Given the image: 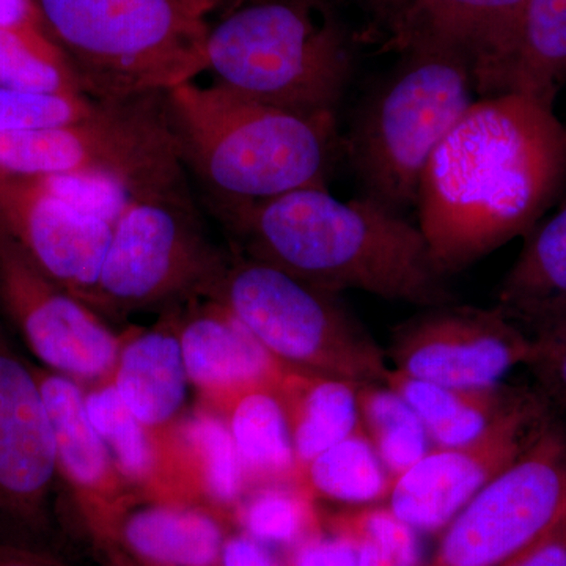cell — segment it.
<instances>
[{
  "label": "cell",
  "instance_id": "obj_1",
  "mask_svg": "<svg viewBox=\"0 0 566 566\" xmlns=\"http://www.w3.org/2000/svg\"><path fill=\"white\" fill-rule=\"evenodd\" d=\"M566 181V128L554 106L523 93L469 106L424 167L417 207L444 277L526 237Z\"/></svg>",
  "mask_w": 566,
  "mask_h": 566
},
{
  "label": "cell",
  "instance_id": "obj_2",
  "mask_svg": "<svg viewBox=\"0 0 566 566\" xmlns=\"http://www.w3.org/2000/svg\"><path fill=\"white\" fill-rule=\"evenodd\" d=\"M241 255L322 292L375 294L423 307L449 304L419 226L375 200H338L304 188L256 202L227 203Z\"/></svg>",
  "mask_w": 566,
  "mask_h": 566
},
{
  "label": "cell",
  "instance_id": "obj_3",
  "mask_svg": "<svg viewBox=\"0 0 566 566\" xmlns=\"http://www.w3.org/2000/svg\"><path fill=\"white\" fill-rule=\"evenodd\" d=\"M182 159L227 203L327 188L338 150L335 117L268 106L218 84L167 92Z\"/></svg>",
  "mask_w": 566,
  "mask_h": 566
},
{
  "label": "cell",
  "instance_id": "obj_4",
  "mask_svg": "<svg viewBox=\"0 0 566 566\" xmlns=\"http://www.w3.org/2000/svg\"><path fill=\"white\" fill-rule=\"evenodd\" d=\"M207 52L223 87L296 114L335 117L352 80L348 35L327 0H232Z\"/></svg>",
  "mask_w": 566,
  "mask_h": 566
},
{
  "label": "cell",
  "instance_id": "obj_5",
  "mask_svg": "<svg viewBox=\"0 0 566 566\" xmlns=\"http://www.w3.org/2000/svg\"><path fill=\"white\" fill-rule=\"evenodd\" d=\"M82 92L128 102L188 84L210 69V25L182 0H35Z\"/></svg>",
  "mask_w": 566,
  "mask_h": 566
},
{
  "label": "cell",
  "instance_id": "obj_6",
  "mask_svg": "<svg viewBox=\"0 0 566 566\" xmlns=\"http://www.w3.org/2000/svg\"><path fill=\"white\" fill-rule=\"evenodd\" d=\"M405 55L345 145L365 197L400 214L417 203L431 155L475 102L474 80L461 59L433 50Z\"/></svg>",
  "mask_w": 566,
  "mask_h": 566
},
{
  "label": "cell",
  "instance_id": "obj_7",
  "mask_svg": "<svg viewBox=\"0 0 566 566\" xmlns=\"http://www.w3.org/2000/svg\"><path fill=\"white\" fill-rule=\"evenodd\" d=\"M205 297L232 312L290 367L346 381L386 385V353L335 300L277 268L244 255L227 260Z\"/></svg>",
  "mask_w": 566,
  "mask_h": 566
},
{
  "label": "cell",
  "instance_id": "obj_8",
  "mask_svg": "<svg viewBox=\"0 0 566 566\" xmlns=\"http://www.w3.org/2000/svg\"><path fill=\"white\" fill-rule=\"evenodd\" d=\"M153 96L106 102L57 128L0 132V169L25 177H84L132 197L178 196L182 153L167 106Z\"/></svg>",
  "mask_w": 566,
  "mask_h": 566
},
{
  "label": "cell",
  "instance_id": "obj_9",
  "mask_svg": "<svg viewBox=\"0 0 566 566\" xmlns=\"http://www.w3.org/2000/svg\"><path fill=\"white\" fill-rule=\"evenodd\" d=\"M227 259L212 251L178 196L132 197L112 226L93 311H139L205 296Z\"/></svg>",
  "mask_w": 566,
  "mask_h": 566
},
{
  "label": "cell",
  "instance_id": "obj_10",
  "mask_svg": "<svg viewBox=\"0 0 566 566\" xmlns=\"http://www.w3.org/2000/svg\"><path fill=\"white\" fill-rule=\"evenodd\" d=\"M65 504L35 367L0 326V542L50 551L55 513Z\"/></svg>",
  "mask_w": 566,
  "mask_h": 566
},
{
  "label": "cell",
  "instance_id": "obj_11",
  "mask_svg": "<svg viewBox=\"0 0 566 566\" xmlns=\"http://www.w3.org/2000/svg\"><path fill=\"white\" fill-rule=\"evenodd\" d=\"M566 444L547 427L452 521L428 566H499L556 523L565 497Z\"/></svg>",
  "mask_w": 566,
  "mask_h": 566
},
{
  "label": "cell",
  "instance_id": "obj_12",
  "mask_svg": "<svg viewBox=\"0 0 566 566\" xmlns=\"http://www.w3.org/2000/svg\"><path fill=\"white\" fill-rule=\"evenodd\" d=\"M549 424L545 400L517 392L474 441L434 447L398 476L389 509L415 531H442L479 491L520 460Z\"/></svg>",
  "mask_w": 566,
  "mask_h": 566
},
{
  "label": "cell",
  "instance_id": "obj_13",
  "mask_svg": "<svg viewBox=\"0 0 566 566\" xmlns=\"http://www.w3.org/2000/svg\"><path fill=\"white\" fill-rule=\"evenodd\" d=\"M0 301L43 368L84 386L109 381L123 335L52 282L0 232Z\"/></svg>",
  "mask_w": 566,
  "mask_h": 566
},
{
  "label": "cell",
  "instance_id": "obj_14",
  "mask_svg": "<svg viewBox=\"0 0 566 566\" xmlns=\"http://www.w3.org/2000/svg\"><path fill=\"white\" fill-rule=\"evenodd\" d=\"M532 337L495 305L442 304L401 324L389 359L395 370L436 385L476 387L501 382L526 365Z\"/></svg>",
  "mask_w": 566,
  "mask_h": 566
},
{
  "label": "cell",
  "instance_id": "obj_15",
  "mask_svg": "<svg viewBox=\"0 0 566 566\" xmlns=\"http://www.w3.org/2000/svg\"><path fill=\"white\" fill-rule=\"evenodd\" d=\"M112 226L65 202L44 178L0 169V232L91 308Z\"/></svg>",
  "mask_w": 566,
  "mask_h": 566
},
{
  "label": "cell",
  "instance_id": "obj_16",
  "mask_svg": "<svg viewBox=\"0 0 566 566\" xmlns=\"http://www.w3.org/2000/svg\"><path fill=\"white\" fill-rule=\"evenodd\" d=\"M527 0H411L385 50H433L461 59L482 98L512 92Z\"/></svg>",
  "mask_w": 566,
  "mask_h": 566
},
{
  "label": "cell",
  "instance_id": "obj_17",
  "mask_svg": "<svg viewBox=\"0 0 566 566\" xmlns=\"http://www.w3.org/2000/svg\"><path fill=\"white\" fill-rule=\"evenodd\" d=\"M33 367L54 430L66 504L99 551L123 513L142 495L118 471L109 450L92 427L85 411L84 386L48 368Z\"/></svg>",
  "mask_w": 566,
  "mask_h": 566
},
{
  "label": "cell",
  "instance_id": "obj_18",
  "mask_svg": "<svg viewBox=\"0 0 566 566\" xmlns=\"http://www.w3.org/2000/svg\"><path fill=\"white\" fill-rule=\"evenodd\" d=\"M189 382L203 408L223 415L249 390H275L290 365L283 364L222 304L208 300L177 319Z\"/></svg>",
  "mask_w": 566,
  "mask_h": 566
},
{
  "label": "cell",
  "instance_id": "obj_19",
  "mask_svg": "<svg viewBox=\"0 0 566 566\" xmlns=\"http://www.w3.org/2000/svg\"><path fill=\"white\" fill-rule=\"evenodd\" d=\"M229 520L199 502L140 497L98 553L109 566H219Z\"/></svg>",
  "mask_w": 566,
  "mask_h": 566
},
{
  "label": "cell",
  "instance_id": "obj_20",
  "mask_svg": "<svg viewBox=\"0 0 566 566\" xmlns=\"http://www.w3.org/2000/svg\"><path fill=\"white\" fill-rule=\"evenodd\" d=\"M112 385L153 433L167 434L182 419L189 382L175 323L123 335Z\"/></svg>",
  "mask_w": 566,
  "mask_h": 566
},
{
  "label": "cell",
  "instance_id": "obj_21",
  "mask_svg": "<svg viewBox=\"0 0 566 566\" xmlns=\"http://www.w3.org/2000/svg\"><path fill=\"white\" fill-rule=\"evenodd\" d=\"M85 411L118 471L142 497L185 502L175 474L170 431L156 434L145 427L123 403L111 379L85 392Z\"/></svg>",
  "mask_w": 566,
  "mask_h": 566
},
{
  "label": "cell",
  "instance_id": "obj_22",
  "mask_svg": "<svg viewBox=\"0 0 566 566\" xmlns=\"http://www.w3.org/2000/svg\"><path fill=\"white\" fill-rule=\"evenodd\" d=\"M497 307L528 335L566 318V205L526 234L499 286Z\"/></svg>",
  "mask_w": 566,
  "mask_h": 566
},
{
  "label": "cell",
  "instance_id": "obj_23",
  "mask_svg": "<svg viewBox=\"0 0 566 566\" xmlns=\"http://www.w3.org/2000/svg\"><path fill=\"white\" fill-rule=\"evenodd\" d=\"M170 442L186 499L234 513L249 488L226 419L202 406L175 424Z\"/></svg>",
  "mask_w": 566,
  "mask_h": 566
},
{
  "label": "cell",
  "instance_id": "obj_24",
  "mask_svg": "<svg viewBox=\"0 0 566 566\" xmlns=\"http://www.w3.org/2000/svg\"><path fill=\"white\" fill-rule=\"evenodd\" d=\"M357 382L289 367L275 387L297 469L360 430Z\"/></svg>",
  "mask_w": 566,
  "mask_h": 566
},
{
  "label": "cell",
  "instance_id": "obj_25",
  "mask_svg": "<svg viewBox=\"0 0 566 566\" xmlns=\"http://www.w3.org/2000/svg\"><path fill=\"white\" fill-rule=\"evenodd\" d=\"M386 386L415 409L434 447H457L474 441L520 392L501 382L476 387L436 385L395 368H390Z\"/></svg>",
  "mask_w": 566,
  "mask_h": 566
},
{
  "label": "cell",
  "instance_id": "obj_26",
  "mask_svg": "<svg viewBox=\"0 0 566 566\" xmlns=\"http://www.w3.org/2000/svg\"><path fill=\"white\" fill-rule=\"evenodd\" d=\"M222 417L243 461L249 493L263 486H297L300 469L292 434L273 390L255 389L240 395Z\"/></svg>",
  "mask_w": 566,
  "mask_h": 566
},
{
  "label": "cell",
  "instance_id": "obj_27",
  "mask_svg": "<svg viewBox=\"0 0 566 566\" xmlns=\"http://www.w3.org/2000/svg\"><path fill=\"white\" fill-rule=\"evenodd\" d=\"M394 483L363 428L305 464L297 479V486L314 501L331 499L356 505L389 499Z\"/></svg>",
  "mask_w": 566,
  "mask_h": 566
},
{
  "label": "cell",
  "instance_id": "obj_28",
  "mask_svg": "<svg viewBox=\"0 0 566 566\" xmlns=\"http://www.w3.org/2000/svg\"><path fill=\"white\" fill-rule=\"evenodd\" d=\"M566 82V0H527L512 92L554 106Z\"/></svg>",
  "mask_w": 566,
  "mask_h": 566
},
{
  "label": "cell",
  "instance_id": "obj_29",
  "mask_svg": "<svg viewBox=\"0 0 566 566\" xmlns=\"http://www.w3.org/2000/svg\"><path fill=\"white\" fill-rule=\"evenodd\" d=\"M360 428L394 480L403 475L430 450L420 417L386 385L357 386Z\"/></svg>",
  "mask_w": 566,
  "mask_h": 566
},
{
  "label": "cell",
  "instance_id": "obj_30",
  "mask_svg": "<svg viewBox=\"0 0 566 566\" xmlns=\"http://www.w3.org/2000/svg\"><path fill=\"white\" fill-rule=\"evenodd\" d=\"M0 87L84 93L65 52L43 29L0 28Z\"/></svg>",
  "mask_w": 566,
  "mask_h": 566
},
{
  "label": "cell",
  "instance_id": "obj_31",
  "mask_svg": "<svg viewBox=\"0 0 566 566\" xmlns=\"http://www.w3.org/2000/svg\"><path fill=\"white\" fill-rule=\"evenodd\" d=\"M314 499L296 485L256 488L234 510L245 534L264 545H294L319 534Z\"/></svg>",
  "mask_w": 566,
  "mask_h": 566
},
{
  "label": "cell",
  "instance_id": "obj_32",
  "mask_svg": "<svg viewBox=\"0 0 566 566\" xmlns=\"http://www.w3.org/2000/svg\"><path fill=\"white\" fill-rule=\"evenodd\" d=\"M331 532L346 536L359 549L360 566H419L415 528L389 506H368L340 513L329 521Z\"/></svg>",
  "mask_w": 566,
  "mask_h": 566
},
{
  "label": "cell",
  "instance_id": "obj_33",
  "mask_svg": "<svg viewBox=\"0 0 566 566\" xmlns=\"http://www.w3.org/2000/svg\"><path fill=\"white\" fill-rule=\"evenodd\" d=\"M106 102L84 93H40L0 87V132L57 128L92 117Z\"/></svg>",
  "mask_w": 566,
  "mask_h": 566
},
{
  "label": "cell",
  "instance_id": "obj_34",
  "mask_svg": "<svg viewBox=\"0 0 566 566\" xmlns=\"http://www.w3.org/2000/svg\"><path fill=\"white\" fill-rule=\"evenodd\" d=\"M48 186L74 208L114 223L132 196L112 182L84 177H41Z\"/></svg>",
  "mask_w": 566,
  "mask_h": 566
},
{
  "label": "cell",
  "instance_id": "obj_35",
  "mask_svg": "<svg viewBox=\"0 0 566 566\" xmlns=\"http://www.w3.org/2000/svg\"><path fill=\"white\" fill-rule=\"evenodd\" d=\"M531 337L527 367L546 397L566 406V318Z\"/></svg>",
  "mask_w": 566,
  "mask_h": 566
},
{
  "label": "cell",
  "instance_id": "obj_36",
  "mask_svg": "<svg viewBox=\"0 0 566 566\" xmlns=\"http://www.w3.org/2000/svg\"><path fill=\"white\" fill-rule=\"evenodd\" d=\"M499 566H566V527L556 524Z\"/></svg>",
  "mask_w": 566,
  "mask_h": 566
},
{
  "label": "cell",
  "instance_id": "obj_37",
  "mask_svg": "<svg viewBox=\"0 0 566 566\" xmlns=\"http://www.w3.org/2000/svg\"><path fill=\"white\" fill-rule=\"evenodd\" d=\"M219 566H281L264 543L241 532L223 543Z\"/></svg>",
  "mask_w": 566,
  "mask_h": 566
},
{
  "label": "cell",
  "instance_id": "obj_38",
  "mask_svg": "<svg viewBox=\"0 0 566 566\" xmlns=\"http://www.w3.org/2000/svg\"><path fill=\"white\" fill-rule=\"evenodd\" d=\"M0 28L46 31L35 0H0Z\"/></svg>",
  "mask_w": 566,
  "mask_h": 566
},
{
  "label": "cell",
  "instance_id": "obj_39",
  "mask_svg": "<svg viewBox=\"0 0 566 566\" xmlns=\"http://www.w3.org/2000/svg\"><path fill=\"white\" fill-rule=\"evenodd\" d=\"M0 566H66L50 551L0 542Z\"/></svg>",
  "mask_w": 566,
  "mask_h": 566
},
{
  "label": "cell",
  "instance_id": "obj_40",
  "mask_svg": "<svg viewBox=\"0 0 566 566\" xmlns=\"http://www.w3.org/2000/svg\"><path fill=\"white\" fill-rule=\"evenodd\" d=\"M363 2L376 18L389 24L411 0H363Z\"/></svg>",
  "mask_w": 566,
  "mask_h": 566
},
{
  "label": "cell",
  "instance_id": "obj_41",
  "mask_svg": "<svg viewBox=\"0 0 566 566\" xmlns=\"http://www.w3.org/2000/svg\"><path fill=\"white\" fill-rule=\"evenodd\" d=\"M186 6L191 7L192 10H196L197 13L207 14L210 11L214 10L222 0H182Z\"/></svg>",
  "mask_w": 566,
  "mask_h": 566
},
{
  "label": "cell",
  "instance_id": "obj_42",
  "mask_svg": "<svg viewBox=\"0 0 566 566\" xmlns=\"http://www.w3.org/2000/svg\"><path fill=\"white\" fill-rule=\"evenodd\" d=\"M554 524H565L566 526V471H565V497H564V505H562V512L560 515H558L556 523ZM553 524V526H554ZM551 526V527H553Z\"/></svg>",
  "mask_w": 566,
  "mask_h": 566
}]
</instances>
